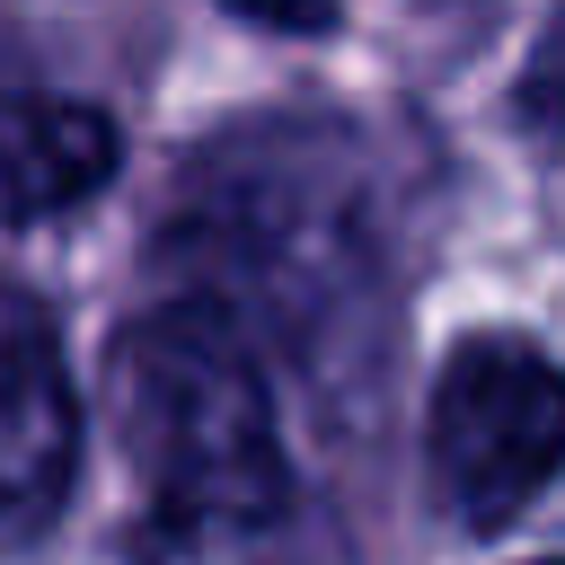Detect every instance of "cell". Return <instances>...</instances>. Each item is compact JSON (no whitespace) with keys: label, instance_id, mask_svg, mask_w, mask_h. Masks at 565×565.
<instances>
[{"label":"cell","instance_id":"obj_1","mask_svg":"<svg viewBox=\"0 0 565 565\" xmlns=\"http://www.w3.org/2000/svg\"><path fill=\"white\" fill-rule=\"evenodd\" d=\"M415 468L424 503L459 539L521 530L565 486V353L512 318L441 335L415 415Z\"/></svg>","mask_w":565,"mask_h":565},{"label":"cell","instance_id":"obj_2","mask_svg":"<svg viewBox=\"0 0 565 565\" xmlns=\"http://www.w3.org/2000/svg\"><path fill=\"white\" fill-rule=\"evenodd\" d=\"M132 565H353V530L318 477L282 459L177 494H132Z\"/></svg>","mask_w":565,"mask_h":565},{"label":"cell","instance_id":"obj_3","mask_svg":"<svg viewBox=\"0 0 565 565\" xmlns=\"http://www.w3.org/2000/svg\"><path fill=\"white\" fill-rule=\"evenodd\" d=\"M79 441H88V424H79L62 327L26 282H9V300H0V530L18 556L62 521Z\"/></svg>","mask_w":565,"mask_h":565},{"label":"cell","instance_id":"obj_4","mask_svg":"<svg viewBox=\"0 0 565 565\" xmlns=\"http://www.w3.org/2000/svg\"><path fill=\"white\" fill-rule=\"evenodd\" d=\"M115 177H124V124L97 97L44 88V79L9 88V221L18 230L79 221L97 194H115Z\"/></svg>","mask_w":565,"mask_h":565},{"label":"cell","instance_id":"obj_5","mask_svg":"<svg viewBox=\"0 0 565 565\" xmlns=\"http://www.w3.org/2000/svg\"><path fill=\"white\" fill-rule=\"evenodd\" d=\"M503 565H565V547H539V556H503Z\"/></svg>","mask_w":565,"mask_h":565}]
</instances>
